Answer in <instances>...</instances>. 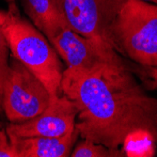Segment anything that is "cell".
Returning <instances> with one entry per match:
<instances>
[{"label":"cell","mask_w":157,"mask_h":157,"mask_svg":"<svg viewBox=\"0 0 157 157\" xmlns=\"http://www.w3.org/2000/svg\"><path fill=\"white\" fill-rule=\"evenodd\" d=\"M70 29L111 47L110 27L124 0H56Z\"/></svg>","instance_id":"5"},{"label":"cell","mask_w":157,"mask_h":157,"mask_svg":"<svg viewBox=\"0 0 157 157\" xmlns=\"http://www.w3.org/2000/svg\"><path fill=\"white\" fill-rule=\"evenodd\" d=\"M7 10H0V28L10 51L33 73L47 89L51 98L62 95L63 66L59 54L47 38L19 11L15 0H9Z\"/></svg>","instance_id":"2"},{"label":"cell","mask_w":157,"mask_h":157,"mask_svg":"<svg viewBox=\"0 0 157 157\" xmlns=\"http://www.w3.org/2000/svg\"><path fill=\"white\" fill-rule=\"evenodd\" d=\"M0 157H15L6 129H0Z\"/></svg>","instance_id":"12"},{"label":"cell","mask_w":157,"mask_h":157,"mask_svg":"<svg viewBox=\"0 0 157 157\" xmlns=\"http://www.w3.org/2000/svg\"><path fill=\"white\" fill-rule=\"evenodd\" d=\"M6 1H9V0H6Z\"/></svg>","instance_id":"17"},{"label":"cell","mask_w":157,"mask_h":157,"mask_svg":"<svg viewBox=\"0 0 157 157\" xmlns=\"http://www.w3.org/2000/svg\"><path fill=\"white\" fill-rule=\"evenodd\" d=\"M125 155L127 154L122 149H111L85 138L76 142L71 153L72 157H122Z\"/></svg>","instance_id":"10"},{"label":"cell","mask_w":157,"mask_h":157,"mask_svg":"<svg viewBox=\"0 0 157 157\" xmlns=\"http://www.w3.org/2000/svg\"><path fill=\"white\" fill-rule=\"evenodd\" d=\"M148 72H149L150 76L152 78L153 82L157 86V66L156 67H150V68H148Z\"/></svg>","instance_id":"13"},{"label":"cell","mask_w":157,"mask_h":157,"mask_svg":"<svg viewBox=\"0 0 157 157\" xmlns=\"http://www.w3.org/2000/svg\"><path fill=\"white\" fill-rule=\"evenodd\" d=\"M51 101L45 86L13 58L3 86L2 110L11 123L26 121L44 111Z\"/></svg>","instance_id":"4"},{"label":"cell","mask_w":157,"mask_h":157,"mask_svg":"<svg viewBox=\"0 0 157 157\" xmlns=\"http://www.w3.org/2000/svg\"><path fill=\"white\" fill-rule=\"evenodd\" d=\"M31 23L47 40L64 27H69L56 0H21Z\"/></svg>","instance_id":"9"},{"label":"cell","mask_w":157,"mask_h":157,"mask_svg":"<svg viewBox=\"0 0 157 157\" xmlns=\"http://www.w3.org/2000/svg\"><path fill=\"white\" fill-rule=\"evenodd\" d=\"M1 128H2V127H1V124H0V129H1Z\"/></svg>","instance_id":"15"},{"label":"cell","mask_w":157,"mask_h":157,"mask_svg":"<svg viewBox=\"0 0 157 157\" xmlns=\"http://www.w3.org/2000/svg\"><path fill=\"white\" fill-rule=\"evenodd\" d=\"M112 46L138 65L157 66V6L124 0L110 27Z\"/></svg>","instance_id":"3"},{"label":"cell","mask_w":157,"mask_h":157,"mask_svg":"<svg viewBox=\"0 0 157 157\" xmlns=\"http://www.w3.org/2000/svg\"><path fill=\"white\" fill-rule=\"evenodd\" d=\"M48 40L68 67L91 70L120 56L110 45L86 38L69 27L62 28Z\"/></svg>","instance_id":"7"},{"label":"cell","mask_w":157,"mask_h":157,"mask_svg":"<svg viewBox=\"0 0 157 157\" xmlns=\"http://www.w3.org/2000/svg\"><path fill=\"white\" fill-rule=\"evenodd\" d=\"M10 47L8 44L7 39L0 28V111L2 110V94L3 86L10 70L9 61Z\"/></svg>","instance_id":"11"},{"label":"cell","mask_w":157,"mask_h":157,"mask_svg":"<svg viewBox=\"0 0 157 157\" xmlns=\"http://www.w3.org/2000/svg\"><path fill=\"white\" fill-rule=\"evenodd\" d=\"M78 109L64 94L51 98L48 106L34 118L6 127L9 137H60L75 129Z\"/></svg>","instance_id":"6"},{"label":"cell","mask_w":157,"mask_h":157,"mask_svg":"<svg viewBox=\"0 0 157 157\" xmlns=\"http://www.w3.org/2000/svg\"><path fill=\"white\" fill-rule=\"evenodd\" d=\"M155 5H156V6H157V2H156V4H155Z\"/></svg>","instance_id":"16"},{"label":"cell","mask_w":157,"mask_h":157,"mask_svg":"<svg viewBox=\"0 0 157 157\" xmlns=\"http://www.w3.org/2000/svg\"><path fill=\"white\" fill-rule=\"evenodd\" d=\"M143 1H147V2H150V3H152V4H156L157 0H143Z\"/></svg>","instance_id":"14"},{"label":"cell","mask_w":157,"mask_h":157,"mask_svg":"<svg viewBox=\"0 0 157 157\" xmlns=\"http://www.w3.org/2000/svg\"><path fill=\"white\" fill-rule=\"evenodd\" d=\"M135 71L121 56L91 70H64L61 90L78 109L81 138L117 150L136 137L157 144V98L140 85Z\"/></svg>","instance_id":"1"},{"label":"cell","mask_w":157,"mask_h":157,"mask_svg":"<svg viewBox=\"0 0 157 157\" xmlns=\"http://www.w3.org/2000/svg\"><path fill=\"white\" fill-rule=\"evenodd\" d=\"M80 137L75 129L60 137H9L15 157H69Z\"/></svg>","instance_id":"8"}]
</instances>
